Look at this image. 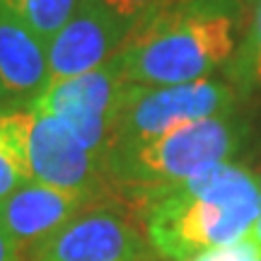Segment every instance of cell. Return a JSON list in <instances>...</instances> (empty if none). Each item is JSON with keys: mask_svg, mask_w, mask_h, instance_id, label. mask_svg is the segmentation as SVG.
<instances>
[{"mask_svg": "<svg viewBox=\"0 0 261 261\" xmlns=\"http://www.w3.org/2000/svg\"><path fill=\"white\" fill-rule=\"evenodd\" d=\"M247 8L244 0H160L119 51L126 80L148 87L205 80L240 48Z\"/></svg>", "mask_w": 261, "mask_h": 261, "instance_id": "cell-1", "label": "cell"}, {"mask_svg": "<svg viewBox=\"0 0 261 261\" xmlns=\"http://www.w3.org/2000/svg\"><path fill=\"white\" fill-rule=\"evenodd\" d=\"M256 215V174L237 162L215 165L143 205L150 247L169 261H189L242 240L254 230Z\"/></svg>", "mask_w": 261, "mask_h": 261, "instance_id": "cell-2", "label": "cell"}, {"mask_svg": "<svg viewBox=\"0 0 261 261\" xmlns=\"http://www.w3.org/2000/svg\"><path fill=\"white\" fill-rule=\"evenodd\" d=\"M247 136L249 123L237 109L177 126L130 148L114 150L107 162L114 194L143 208L167 189L198 177L215 165L232 162L244 148Z\"/></svg>", "mask_w": 261, "mask_h": 261, "instance_id": "cell-3", "label": "cell"}, {"mask_svg": "<svg viewBox=\"0 0 261 261\" xmlns=\"http://www.w3.org/2000/svg\"><path fill=\"white\" fill-rule=\"evenodd\" d=\"M240 99L242 94L227 80L213 77L167 87L128 83L114 123L112 152L158 138L184 123L237 112Z\"/></svg>", "mask_w": 261, "mask_h": 261, "instance_id": "cell-4", "label": "cell"}, {"mask_svg": "<svg viewBox=\"0 0 261 261\" xmlns=\"http://www.w3.org/2000/svg\"><path fill=\"white\" fill-rule=\"evenodd\" d=\"M126 85L128 80L123 75L121 58L116 54L92 73L48 85L44 94L29 107L54 114L92 155L109 162L114 123Z\"/></svg>", "mask_w": 261, "mask_h": 261, "instance_id": "cell-5", "label": "cell"}, {"mask_svg": "<svg viewBox=\"0 0 261 261\" xmlns=\"http://www.w3.org/2000/svg\"><path fill=\"white\" fill-rule=\"evenodd\" d=\"M128 205L119 196L97 201L24 261H148L150 242Z\"/></svg>", "mask_w": 261, "mask_h": 261, "instance_id": "cell-6", "label": "cell"}, {"mask_svg": "<svg viewBox=\"0 0 261 261\" xmlns=\"http://www.w3.org/2000/svg\"><path fill=\"white\" fill-rule=\"evenodd\" d=\"M29 177L34 181L70 191L109 198L114 194L107 162L92 155L54 114L29 107L27 138Z\"/></svg>", "mask_w": 261, "mask_h": 261, "instance_id": "cell-7", "label": "cell"}, {"mask_svg": "<svg viewBox=\"0 0 261 261\" xmlns=\"http://www.w3.org/2000/svg\"><path fill=\"white\" fill-rule=\"evenodd\" d=\"M128 29L102 0H80L73 17L48 41V85L92 73L121 51Z\"/></svg>", "mask_w": 261, "mask_h": 261, "instance_id": "cell-8", "label": "cell"}, {"mask_svg": "<svg viewBox=\"0 0 261 261\" xmlns=\"http://www.w3.org/2000/svg\"><path fill=\"white\" fill-rule=\"evenodd\" d=\"M97 201L104 198L29 179L27 184H22L17 191L0 201V218L27 259L48 237L63 230L70 220H75Z\"/></svg>", "mask_w": 261, "mask_h": 261, "instance_id": "cell-9", "label": "cell"}, {"mask_svg": "<svg viewBox=\"0 0 261 261\" xmlns=\"http://www.w3.org/2000/svg\"><path fill=\"white\" fill-rule=\"evenodd\" d=\"M46 87V44L0 5V92L5 102L29 107Z\"/></svg>", "mask_w": 261, "mask_h": 261, "instance_id": "cell-10", "label": "cell"}, {"mask_svg": "<svg viewBox=\"0 0 261 261\" xmlns=\"http://www.w3.org/2000/svg\"><path fill=\"white\" fill-rule=\"evenodd\" d=\"M29 107L0 102V201L29 179Z\"/></svg>", "mask_w": 261, "mask_h": 261, "instance_id": "cell-11", "label": "cell"}, {"mask_svg": "<svg viewBox=\"0 0 261 261\" xmlns=\"http://www.w3.org/2000/svg\"><path fill=\"white\" fill-rule=\"evenodd\" d=\"M77 3L80 0H0V5L24 22L46 46L73 17Z\"/></svg>", "mask_w": 261, "mask_h": 261, "instance_id": "cell-12", "label": "cell"}, {"mask_svg": "<svg viewBox=\"0 0 261 261\" xmlns=\"http://www.w3.org/2000/svg\"><path fill=\"white\" fill-rule=\"evenodd\" d=\"M189 261H261V242L256 240V234L252 230V232L244 234L242 240H237V242L201 252L196 256H191Z\"/></svg>", "mask_w": 261, "mask_h": 261, "instance_id": "cell-13", "label": "cell"}, {"mask_svg": "<svg viewBox=\"0 0 261 261\" xmlns=\"http://www.w3.org/2000/svg\"><path fill=\"white\" fill-rule=\"evenodd\" d=\"M102 3L130 34V29L136 27L143 17H148L150 10L155 8L160 0H102Z\"/></svg>", "mask_w": 261, "mask_h": 261, "instance_id": "cell-14", "label": "cell"}, {"mask_svg": "<svg viewBox=\"0 0 261 261\" xmlns=\"http://www.w3.org/2000/svg\"><path fill=\"white\" fill-rule=\"evenodd\" d=\"M0 261H24V254L12 240V234L8 232L3 218H0Z\"/></svg>", "mask_w": 261, "mask_h": 261, "instance_id": "cell-15", "label": "cell"}, {"mask_svg": "<svg viewBox=\"0 0 261 261\" xmlns=\"http://www.w3.org/2000/svg\"><path fill=\"white\" fill-rule=\"evenodd\" d=\"M256 184H259V215H256V225H254V234L256 240L261 242V162H259V169H256Z\"/></svg>", "mask_w": 261, "mask_h": 261, "instance_id": "cell-16", "label": "cell"}, {"mask_svg": "<svg viewBox=\"0 0 261 261\" xmlns=\"http://www.w3.org/2000/svg\"><path fill=\"white\" fill-rule=\"evenodd\" d=\"M244 3H247V5H249V8H254V5H259L261 0H244Z\"/></svg>", "mask_w": 261, "mask_h": 261, "instance_id": "cell-17", "label": "cell"}, {"mask_svg": "<svg viewBox=\"0 0 261 261\" xmlns=\"http://www.w3.org/2000/svg\"><path fill=\"white\" fill-rule=\"evenodd\" d=\"M0 102H5V97H3V92H0ZM10 104V102H8Z\"/></svg>", "mask_w": 261, "mask_h": 261, "instance_id": "cell-18", "label": "cell"}]
</instances>
